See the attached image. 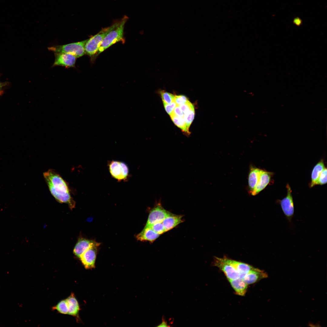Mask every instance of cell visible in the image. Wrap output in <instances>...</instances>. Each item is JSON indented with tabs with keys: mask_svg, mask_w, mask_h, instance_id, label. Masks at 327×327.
Here are the masks:
<instances>
[{
	"mask_svg": "<svg viewBox=\"0 0 327 327\" xmlns=\"http://www.w3.org/2000/svg\"><path fill=\"white\" fill-rule=\"evenodd\" d=\"M272 174L271 172L260 169L258 182L251 194L256 195L265 189L269 183Z\"/></svg>",
	"mask_w": 327,
	"mask_h": 327,
	"instance_id": "obj_12",
	"label": "cell"
},
{
	"mask_svg": "<svg viewBox=\"0 0 327 327\" xmlns=\"http://www.w3.org/2000/svg\"><path fill=\"white\" fill-rule=\"evenodd\" d=\"M108 165L110 173L114 178L118 181L127 179L129 170L125 163L120 161L112 160L109 163Z\"/></svg>",
	"mask_w": 327,
	"mask_h": 327,
	"instance_id": "obj_5",
	"label": "cell"
},
{
	"mask_svg": "<svg viewBox=\"0 0 327 327\" xmlns=\"http://www.w3.org/2000/svg\"><path fill=\"white\" fill-rule=\"evenodd\" d=\"M0 90H1V85H0Z\"/></svg>",
	"mask_w": 327,
	"mask_h": 327,
	"instance_id": "obj_33",
	"label": "cell"
},
{
	"mask_svg": "<svg viewBox=\"0 0 327 327\" xmlns=\"http://www.w3.org/2000/svg\"><path fill=\"white\" fill-rule=\"evenodd\" d=\"M100 243L95 241L83 238H79L73 249L74 254L77 257L80 256L90 247L95 245L100 246Z\"/></svg>",
	"mask_w": 327,
	"mask_h": 327,
	"instance_id": "obj_11",
	"label": "cell"
},
{
	"mask_svg": "<svg viewBox=\"0 0 327 327\" xmlns=\"http://www.w3.org/2000/svg\"><path fill=\"white\" fill-rule=\"evenodd\" d=\"M325 168L324 162L321 160L314 167L311 175V182L310 187H312L316 185V182L320 174Z\"/></svg>",
	"mask_w": 327,
	"mask_h": 327,
	"instance_id": "obj_20",
	"label": "cell"
},
{
	"mask_svg": "<svg viewBox=\"0 0 327 327\" xmlns=\"http://www.w3.org/2000/svg\"><path fill=\"white\" fill-rule=\"evenodd\" d=\"M228 280L237 295L242 296L245 295L247 291L248 284L242 279L238 278Z\"/></svg>",
	"mask_w": 327,
	"mask_h": 327,
	"instance_id": "obj_18",
	"label": "cell"
},
{
	"mask_svg": "<svg viewBox=\"0 0 327 327\" xmlns=\"http://www.w3.org/2000/svg\"><path fill=\"white\" fill-rule=\"evenodd\" d=\"M163 103L170 104L174 101L175 95L164 90L160 91Z\"/></svg>",
	"mask_w": 327,
	"mask_h": 327,
	"instance_id": "obj_23",
	"label": "cell"
},
{
	"mask_svg": "<svg viewBox=\"0 0 327 327\" xmlns=\"http://www.w3.org/2000/svg\"><path fill=\"white\" fill-rule=\"evenodd\" d=\"M162 320L161 323L157 325V327H169L170 326L167 324V322L163 316L162 317Z\"/></svg>",
	"mask_w": 327,
	"mask_h": 327,
	"instance_id": "obj_32",
	"label": "cell"
},
{
	"mask_svg": "<svg viewBox=\"0 0 327 327\" xmlns=\"http://www.w3.org/2000/svg\"><path fill=\"white\" fill-rule=\"evenodd\" d=\"M327 183V169L325 168L320 174L316 185H323Z\"/></svg>",
	"mask_w": 327,
	"mask_h": 327,
	"instance_id": "obj_26",
	"label": "cell"
},
{
	"mask_svg": "<svg viewBox=\"0 0 327 327\" xmlns=\"http://www.w3.org/2000/svg\"><path fill=\"white\" fill-rule=\"evenodd\" d=\"M53 309L56 310L58 312L62 314H68V307L67 299L60 301L53 307Z\"/></svg>",
	"mask_w": 327,
	"mask_h": 327,
	"instance_id": "obj_22",
	"label": "cell"
},
{
	"mask_svg": "<svg viewBox=\"0 0 327 327\" xmlns=\"http://www.w3.org/2000/svg\"><path fill=\"white\" fill-rule=\"evenodd\" d=\"M189 101L188 98L183 95H175L174 101L177 105H179Z\"/></svg>",
	"mask_w": 327,
	"mask_h": 327,
	"instance_id": "obj_28",
	"label": "cell"
},
{
	"mask_svg": "<svg viewBox=\"0 0 327 327\" xmlns=\"http://www.w3.org/2000/svg\"><path fill=\"white\" fill-rule=\"evenodd\" d=\"M110 28V26L104 28L96 35L87 39L85 46V54L92 57L97 53L104 38Z\"/></svg>",
	"mask_w": 327,
	"mask_h": 327,
	"instance_id": "obj_4",
	"label": "cell"
},
{
	"mask_svg": "<svg viewBox=\"0 0 327 327\" xmlns=\"http://www.w3.org/2000/svg\"><path fill=\"white\" fill-rule=\"evenodd\" d=\"M165 109L167 112L170 115H171L177 104L174 101L170 104H167L163 103Z\"/></svg>",
	"mask_w": 327,
	"mask_h": 327,
	"instance_id": "obj_29",
	"label": "cell"
},
{
	"mask_svg": "<svg viewBox=\"0 0 327 327\" xmlns=\"http://www.w3.org/2000/svg\"><path fill=\"white\" fill-rule=\"evenodd\" d=\"M160 235L156 233L150 227L145 226L143 230L137 235L136 238L140 241H148L152 243Z\"/></svg>",
	"mask_w": 327,
	"mask_h": 327,
	"instance_id": "obj_16",
	"label": "cell"
},
{
	"mask_svg": "<svg viewBox=\"0 0 327 327\" xmlns=\"http://www.w3.org/2000/svg\"><path fill=\"white\" fill-rule=\"evenodd\" d=\"M213 265L218 267L225 274L228 279L240 278V275L236 269L230 264L223 261L221 258L214 257Z\"/></svg>",
	"mask_w": 327,
	"mask_h": 327,
	"instance_id": "obj_8",
	"label": "cell"
},
{
	"mask_svg": "<svg viewBox=\"0 0 327 327\" xmlns=\"http://www.w3.org/2000/svg\"><path fill=\"white\" fill-rule=\"evenodd\" d=\"M225 263L233 267L240 275V278L243 279L253 267L248 264L236 261L226 257L221 258Z\"/></svg>",
	"mask_w": 327,
	"mask_h": 327,
	"instance_id": "obj_14",
	"label": "cell"
},
{
	"mask_svg": "<svg viewBox=\"0 0 327 327\" xmlns=\"http://www.w3.org/2000/svg\"><path fill=\"white\" fill-rule=\"evenodd\" d=\"M55 60L53 66H61L67 68L74 67L76 57L68 53H54Z\"/></svg>",
	"mask_w": 327,
	"mask_h": 327,
	"instance_id": "obj_10",
	"label": "cell"
},
{
	"mask_svg": "<svg viewBox=\"0 0 327 327\" xmlns=\"http://www.w3.org/2000/svg\"><path fill=\"white\" fill-rule=\"evenodd\" d=\"M195 111L194 108L185 113L183 118L185 121L187 129L189 130L194 117Z\"/></svg>",
	"mask_w": 327,
	"mask_h": 327,
	"instance_id": "obj_24",
	"label": "cell"
},
{
	"mask_svg": "<svg viewBox=\"0 0 327 327\" xmlns=\"http://www.w3.org/2000/svg\"><path fill=\"white\" fill-rule=\"evenodd\" d=\"M180 108L184 114L194 108L193 105L189 101L179 105Z\"/></svg>",
	"mask_w": 327,
	"mask_h": 327,
	"instance_id": "obj_27",
	"label": "cell"
},
{
	"mask_svg": "<svg viewBox=\"0 0 327 327\" xmlns=\"http://www.w3.org/2000/svg\"><path fill=\"white\" fill-rule=\"evenodd\" d=\"M66 299L68 307V314L74 316L78 317L80 310V307L74 294L71 293Z\"/></svg>",
	"mask_w": 327,
	"mask_h": 327,
	"instance_id": "obj_19",
	"label": "cell"
},
{
	"mask_svg": "<svg viewBox=\"0 0 327 327\" xmlns=\"http://www.w3.org/2000/svg\"><path fill=\"white\" fill-rule=\"evenodd\" d=\"M172 114L179 117H183L184 114L178 105L175 107Z\"/></svg>",
	"mask_w": 327,
	"mask_h": 327,
	"instance_id": "obj_30",
	"label": "cell"
},
{
	"mask_svg": "<svg viewBox=\"0 0 327 327\" xmlns=\"http://www.w3.org/2000/svg\"><path fill=\"white\" fill-rule=\"evenodd\" d=\"M49 190L56 200L68 205L71 210L75 208V202L71 195L68 184L56 171L52 169L43 173Z\"/></svg>",
	"mask_w": 327,
	"mask_h": 327,
	"instance_id": "obj_1",
	"label": "cell"
},
{
	"mask_svg": "<svg viewBox=\"0 0 327 327\" xmlns=\"http://www.w3.org/2000/svg\"><path fill=\"white\" fill-rule=\"evenodd\" d=\"M99 246H94L85 251L79 257L82 264L86 269L95 267L97 248Z\"/></svg>",
	"mask_w": 327,
	"mask_h": 327,
	"instance_id": "obj_9",
	"label": "cell"
},
{
	"mask_svg": "<svg viewBox=\"0 0 327 327\" xmlns=\"http://www.w3.org/2000/svg\"><path fill=\"white\" fill-rule=\"evenodd\" d=\"M287 194L286 197L279 201L282 210L288 220L291 223L294 213V207L292 195V190L289 184L286 186Z\"/></svg>",
	"mask_w": 327,
	"mask_h": 327,
	"instance_id": "obj_7",
	"label": "cell"
},
{
	"mask_svg": "<svg viewBox=\"0 0 327 327\" xmlns=\"http://www.w3.org/2000/svg\"><path fill=\"white\" fill-rule=\"evenodd\" d=\"M160 201L156 203L150 211L145 226H150L159 222H162L170 212L165 210L162 206Z\"/></svg>",
	"mask_w": 327,
	"mask_h": 327,
	"instance_id": "obj_6",
	"label": "cell"
},
{
	"mask_svg": "<svg viewBox=\"0 0 327 327\" xmlns=\"http://www.w3.org/2000/svg\"><path fill=\"white\" fill-rule=\"evenodd\" d=\"M128 19V17L125 15L110 26V29L104 38L97 52L98 54L123 39L124 27Z\"/></svg>",
	"mask_w": 327,
	"mask_h": 327,
	"instance_id": "obj_2",
	"label": "cell"
},
{
	"mask_svg": "<svg viewBox=\"0 0 327 327\" xmlns=\"http://www.w3.org/2000/svg\"><path fill=\"white\" fill-rule=\"evenodd\" d=\"M293 23L296 25L299 26L302 23V20L299 17H296L294 18L293 20Z\"/></svg>",
	"mask_w": 327,
	"mask_h": 327,
	"instance_id": "obj_31",
	"label": "cell"
},
{
	"mask_svg": "<svg viewBox=\"0 0 327 327\" xmlns=\"http://www.w3.org/2000/svg\"><path fill=\"white\" fill-rule=\"evenodd\" d=\"M170 116L173 122L177 126L181 129L184 132L188 134L190 133L183 117H178L173 114H172Z\"/></svg>",
	"mask_w": 327,
	"mask_h": 327,
	"instance_id": "obj_21",
	"label": "cell"
},
{
	"mask_svg": "<svg viewBox=\"0 0 327 327\" xmlns=\"http://www.w3.org/2000/svg\"><path fill=\"white\" fill-rule=\"evenodd\" d=\"M260 169L251 165L248 175V187L250 194L254 190L258 182Z\"/></svg>",
	"mask_w": 327,
	"mask_h": 327,
	"instance_id": "obj_17",
	"label": "cell"
},
{
	"mask_svg": "<svg viewBox=\"0 0 327 327\" xmlns=\"http://www.w3.org/2000/svg\"><path fill=\"white\" fill-rule=\"evenodd\" d=\"M149 226L156 233L159 235H160L166 232L165 229L162 222H159L155 223Z\"/></svg>",
	"mask_w": 327,
	"mask_h": 327,
	"instance_id": "obj_25",
	"label": "cell"
},
{
	"mask_svg": "<svg viewBox=\"0 0 327 327\" xmlns=\"http://www.w3.org/2000/svg\"><path fill=\"white\" fill-rule=\"evenodd\" d=\"M268 277L267 274L264 270L253 267L245 275L242 279L248 285L255 283Z\"/></svg>",
	"mask_w": 327,
	"mask_h": 327,
	"instance_id": "obj_13",
	"label": "cell"
},
{
	"mask_svg": "<svg viewBox=\"0 0 327 327\" xmlns=\"http://www.w3.org/2000/svg\"><path fill=\"white\" fill-rule=\"evenodd\" d=\"M183 216L171 213L167 216L162 221L166 232L171 230L183 222Z\"/></svg>",
	"mask_w": 327,
	"mask_h": 327,
	"instance_id": "obj_15",
	"label": "cell"
},
{
	"mask_svg": "<svg viewBox=\"0 0 327 327\" xmlns=\"http://www.w3.org/2000/svg\"><path fill=\"white\" fill-rule=\"evenodd\" d=\"M87 41L86 40L66 45L53 46L48 47V49L54 53L69 54L78 58L85 54V46Z\"/></svg>",
	"mask_w": 327,
	"mask_h": 327,
	"instance_id": "obj_3",
	"label": "cell"
}]
</instances>
